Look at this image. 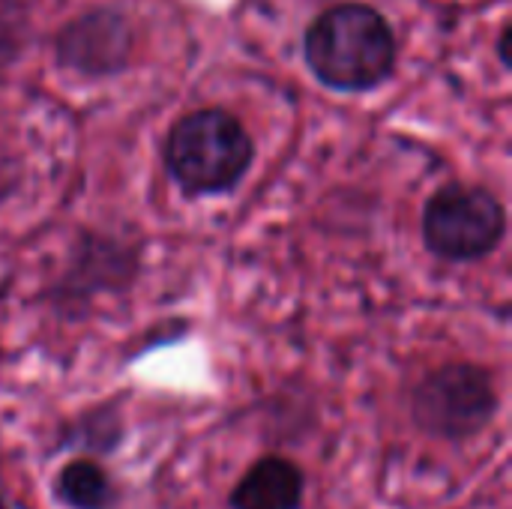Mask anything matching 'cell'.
<instances>
[{"label": "cell", "instance_id": "obj_11", "mask_svg": "<svg viewBox=\"0 0 512 509\" xmlns=\"http://www.w3.org/2000/svg\"><path fill=\"white\" fill-rule=\"evenodd\" d=\"M0 509H9V507H6V504H3V498H0Z\"/></svg>", "mask_w": 512, "mask_h": 509}, {"label": "cell", "instance_id": "obj_8", "mask_svg": "<svg viewBox=\"0 0 512 509\" xmlns=\"http://www.w3.org/2000/svg\"><path fill=\"white\" fill-rule=\"evenodd\" d=\"M123 438V426H120V417L99 408L96 414H87L84 420L75 423L72 435H69V447H84V450H93V453H111Z\"/></svg>", "mask_w": 512, "mask_h": 509}, {"label": "cell", "instance_id": "obj_5", "mask_svg": "<svg viewBox=\"0 0 512 509\" xmlns=\"http://www.w3.org/2000/svg\"><path fill=\"white\" fill-rule=\"evenodd\" d=\"M132 54V27L117 9H93L72 18L54 36V60L84 78H105L126 69Z\"/></svg>", "mask_w": 512, "mask_h": 509}, {"label": "cell", "instance_id": "obj_2", "mask_svg": "<svg viewBox=\"0 0 512 509\" xmlns=\"http://www.w3.org/2000/svg\"><path fill=\"white\" fill-rule=\"evenodd\" d=\"M255 144L246 126L225 108H201L180 117L165 141V165L186 195L231 192L252 168Z\"/></svg>", "mask_w": 512, "mask_h": 509}, {"label": "cell", "instance_id": "obj_4", "mask_svg": "<svg viewBox=\"0 0 512 509\" xmlns=\"http://www.w3.org/2000/svg\"><path fill=\"white\" fill-rule=\"evenodd\" d=\"M507 234L504 204L483 186H441L423 210L426 249L441 261H477L498 249Z\"/></svg>", "mask_w": 512, "mask_h": 509}, {"label": "cell", "instance_id": "obj_1", "mask_svg": "<svg viewBox=\"0 0 512 509\" xmlns=\"http://www.w3.org/2000/svg\"><path fill=\"white\" fill-rule=\"evenodd\" d=\"M303 54L321 84L345 93H363L393 75L396 36L378 9L366 3H339L309 24Z\"/></svg>", "mask_w": 512, "mask_h": 509}, {"label": "cell", "instance_id": "obj_10", "mask_svg": "<svg viewBox=\"0 0 512 509\" xmlns=\"http://www.w3.org/2000/svg\"><path fill=\"white\" fill-rule=\"evenodd\" d=\"M510 33L512 27L510 24H504V27H501V39H498V57H501L504 69H510Z\"/></svg>", "mask_w": 512, "mask_h": 509}, {"label": "cell", "instance_id": "obj_7", "mask_svg": "<svg viewBox=\"0 0 512 509\" xmlns=\"http://www.w3.org/2000/svg\"><path fill=\"white\" fill-rule=\"evenodd\" d=\"M54 498L66 509H111L117 504V486L93 459H72L57 471Z\"/></svg>", "mask_w": 512, "mask_h": 509}, {"label": "cell", "instance_id": "obj_3", "mask_svg": "<svg viewBox=\"0 0 512 509\" xmlns=\"http://www.w3.org/2000/svg\"><path fill=\"white\" fill-rule=\"evenodd\" d=\"M498 390L492 375L474 363H450L432 369L411 393L414 423L441 441H471L492 426L498 414Z\"/></svg>", "mask_w": 512, "mask_h": 509}, {"label": "cell", "instance_id": "obj_9", "mask_svg": "<svg viewBox=\"0 0 512 509\" xmlns=\"http://www.w3.org/2000/svg\"><path fill=\"white\" fill-rule=\"evenodd\" d=\"M15 183H18V165L6 153H0V201L15 189Z\"/></svg>", "mask_w": 512, "mask_h": 509}, {"label": "cell", "instance_id": "obj_6", "mask_svg": "<svg viewBox=\"0 0 512 509\" xmlns=\"http://www.w3.org/2000/svg\"><path fill=\"white\" fill-rule=\"evenodd\" d=\"M306 477L285 456H264L240 477L228 495L231 509H300Z\"/></svg>", "mask_w": 512, "mask_h": 509}]
</instances>
